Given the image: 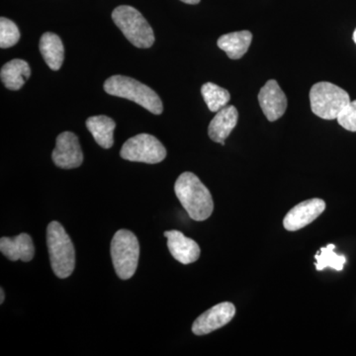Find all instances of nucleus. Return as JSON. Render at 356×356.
<instances>
[{"mask_svg":"<svg viewBox=\"0 0 356 356\" xmlns=\"http://www.w3.org/2000/svg\"><path fill=\"white\" fill-rule=\"evenodd\" d=\"M104 90L110 95L125 98L137 103L151 113H163V105L161 98L153 89L132 77L113 76L104 83Z\"/></svg>","mask_w":356,"mask_h":356,"instance_id":"7ed1b4c3","label":"nucleus"},{"mask_svg":"<svg viewBox=\"0 0 356 356\" xmlns=\"http://www.w3.org/2000/svg\"><path fill=\"white\" fill-rule=\"evenodd\" d=\"M201 93H202L204 102L212 112H218L224 108L231 99V95L227 89L213 83L204 84L201 88Z\"/></svg>","mask_w":356,"mask_h":356,"instance_id":"6ab92c4d","label":"nucleus"},{"mask_svg":"<svg viewBox=\"0 0 356 356\" xmlns=\"http://www.w3.org/2000/svg\"><path fill=\"white\" fill-rule=\"evenodd\" d=\"M180 1L187 4H198L200 0H180Z\"/></svg>","mask_w":356,"mask_h":356,"instance_id":"5701e85b","label":"nucleus"},{"mask_svg":"<svg viewBox=\"0 0 356 356\" xmlns=\"http://www.w3.org/2000/svg\"><path fill=\"white\" fill-rule=\"evenodd\" d=\"M40 51L44 62L51 70H58L62 67L65 58V48L62 40L54 33H44L40 39Z\"/></svg>","mask_w":356,"mask_h":356,"instance_id":"2eb2a0df","label":"nucleus"},{"mask_svg":"<svg viewBox=\"0 0 356 356\" xmlns=\"http://www.w3.org/2000/svg\"><path fill=\"white\" fill-rule=\"evenodd\" d=\"M47 245L51 269L60 280L70 277L76 267V250L64 227L57 221L47 228Z\"/></svg>","mask_w":356,"mask_h":356,"instance_id":"f03ea898","label":"nucleus"},{"mask_svg":"<svg viewBox=\"0 0 356 356\" xmlns=\"http://www.w3.org/2000/svg\"><path fill=\"white\" fill-rule=\"evenodd\" d=\"M310 102L314 114L325 120H334L350 104V97L336 84L321 81L312 86Z\"/></svg>","mask_w":356,"mask_h":356,"instance_id":"20e7f679","label":"nucleus"},{"mask_svg":"<svg viewBox=\"0 0 356 356\" xmlns=\"http://www.w3.org/2000/svg\"><path fill=\"white\" fill-rule=\"evenodd\" d=\"M325 209V203L322 199L313 198L303 201L287 213L283 220V226L289 232L298 231L315 221Z\"/></svg>","mask_w":356,"mask_h":356,"instance_id":"9d476101","label":"nucleus"},{"mask_svg":"<svg viewBox=\"0 0 356 356\" xmlns=\"http://www.w3.org/2000/svg\"><path fill=\"white\" fill-rule=\"evenodd\" d=\"M259 102L264 116L270 122L278 120L286 111V95L274 79L267 81L261 89Z\"/></svg>","mask_w":356,"mask_h":356,"instance_id":"9b49d317","label":"nucleus"},{"mask_svg":"<svg viewBox=\"0 0 356 356\" xmlns=\"http://www.w3.org/2000/svg\"><path fill=\"white\" fill-rule=\"evenodd\" d=\"M120 156L127 161L154 165L161 163L165 159L166 149L154 136L140 134L123 145Z\"/></svg>","mask_w":356,"mask_h":356,"instance_id":"0eeeda50","label":"nucleus"},{"mask_svg":"<svg viewBox=\"0 0 356 356\" xmlns=\"http://www.w3.org/2000/svg\"><path fill=\"white\" fill-rule=\"evenodd\" d=\"M252 41L250 31L229 33L218 40L217 44L232 60H238L245 55Z\"/></svg>","mask_w":356,"mask_h":356,"instance_id":"f3484780","label":"nucleus"},{"mask_svg":"<svg viewBox=\"0 0 356 356\" xmlns=\"http://www.w3.org/2000/svg\"><path fill=\"white\" fill-rule=\"evenodd\" d=\"M177 197L194 221H205L212 215L214 202L209 189L192 172H184L175 184Z\"/></svg>","mask_w":356,"mask_h":356,"instance_id":"f257e3e1","label":"nucleus"},{"mask_svg":"<svg viewBox=\"0 0 356 356\" xmlns=\"http://www.w3.org/2000/svg\"><path fill=\"white\" fill-rule=\"evenodd\" d=\"M86 128L92 134L95 142L103 149H110L114 144V130L116 123L110 117L99 115L86 120Z\"/></svg>","mask_w":356,"mask_h":356,"instance_id":"a211bd4d","label":"nucleus"},{"mask_svg":"<svg viewBox=\"0 0 356 356\" xmlns=\"http://www.w3.org/2000/svg\"><path fill=\"white\" fill-rule=\"evenodd\" d=\"M112 19L134 46L140 49L153 46V29L137 9L129 6H118L112 13Z\"/></svg>","mask_w":356,"mask_h":356,"instance_id":"39448f33","label":"nucleus"},{"mask_svg":"<svg viewBox=\"0 0 356 356\" xmlns=\"http://www.w3.org/2000/svg\"><path fill=\"white\" fill-rule=\"evenodd\" d=\"M111 259L115 271L122 280L133 277L137 270L140 245L137 236L128 229H119L111 242Z\"/></svg>","mask_w":356,"mask_h":356,"instance_id":"423d86ee","label":"nucleus"},{"mask_svg":"<svg viewBox=\"0 0 356 356\" xmlns=\"http://www.w3.org/2000/svg\"><path fill=\"white\" fill-rule=\"evenodd\" d=\"M336 245H327L325 248H321L316 254V269L318 271L324 270L327 267H331L334 270H343L346 259L344 255H339L334 252Z\"/></svg>","mask_w":356,"mask_h":356,"instance_id":"aec40b11","label":"nucleus"},{"mask_svg":"<svg viewBox=\"0 0 356 356\" xmlns=\"http://www.w3.org/2000/svg\"><path fill=\"white\" fill-rule=\"evenodd\" d=\"M0 252L9 261H31L35 255V247L31 236L22 233L20 235L0 240Z\"/></svg>","mask_w":356,"mask_h":356,"instance_id":"ddd939ff","label":"nucleus"},{"mask_svg":"<svg viewBox=\"0 0 356 356\" xmlns=\"http://www.w3.org/2000/svg\"><path fill=\"white\" fill-rule=\"evenodd\" d=\"M168 247L172 257L182 264H193L200 257V247L195 241L177 229L165 232Z\"/></svg>","mask_w":356,"mask_h":356,"instance_id":"f8f14e48","label":"nucleus"},{"mask_svg":"<svg viewBox=\"0 0 356 356\" xmlns=\"http://www.w3.org/2000/svg\"><path fill=\"white\" fill-rule=\"evenodd\" d=\"M51 159L58 168L64 170H72L83 165V153L77 136L72 132L60 134Z\"/></svg>","mask_w":356,"mask_h":356,"instance_id":"6e6552de","label":"nucleus"},{"mask_svg":"<svg viewBox=\"0 0 356 356\" xmlns=\"http://www.w3.org/2000/svg\"><path fill=\"white\" fill-rule=\"evenodd\" d=\"M353 41H355V43L356 44V29H355V31L353 32Z\"/></svg>","mask_w":356,"mask_h":356,"instance_id":"393cba45","label":"nucleus"},{"mask_svg":"<svg viewBox=\"0 0 356 356\" xmlns=\"http://www.w3.org/2000/svg\"><path fill=\"white\" fill-rule=\"evenodd\" d=\"M238 119V110L233 105L219 110L208 128L210 139L224 146L225 140L235 129Z\"/></svg>","mask_w":356,"mask_h":356,"instance_id":"4468645a","label":"nucleus"},{"mask_svg":"<svg viewBox=\"0 0 356 356\" xmlns=\"http://www.w3.org/2000/svg\"><path fill=\"white\" fill-rule=\"evenodd\" d=\"M337 122L341 127L350 132H356V100L350 104L337 117Z\"/></svg>","mask_w":356,"mask_h":356,"instance_id":"4be33fe9","label":"nucleus"},{"mask_svg":"<svg viewBox=\"0 0 356 356\" xmlns=\"http://www.w3.org/2000/svg\"><path fill=\"white\" fill-rule=\"evenodd\" d=\"M20 39V32L13 21L1 17L0 19V48H11Z\"/></svg>","mask_w":356,"mask_h":356,"instance_id":"412c9836","label":"nucleus"},{"mask_svg":"<svg viewBox=\"0 0 356 356\" xmlns=\"http://www.w3.org/2000/svg\"><path fill=\"white\" fill-rule=\"evenodd\" d=\"M0 296H1L0 297V304H2L4 302V299H6V294H4L3 288L0 289Z\"/></svg>","mask_w":356,"mask_h":356,"instance_id":"b1692460","label":"nucleus"},{"mask_svg":"<svg viewBox=\"0 0 356 356\" xmlns=\"http://www.w3.org/2000/svg\"><path fill=\"white\" fill-rule=\"evenodd\" d=\"M31 76L29 65L24 60L15 58L1 67L2 83L10 90H19L24 86L26 81Z\"/></svg>","mask_w":356,"mask_h":356,"instance_id":"dca6fc26","label":"nucleus"},{"mask_svg":"<svg viewBox=\"0 0 356 356\" xmlns=\"http://www.w3.org/2000/svg\"><path fill=\"white\" fill-rule=\"evenodd\" d=\"M236 315V307L229 302L217 304L194 321L192 332L205 336L229 324Z\"/></svg>","mask_w":356,"mask_h":356,"instance_id":"1a4fd4ad","label":"nucleus"}]
</instances>
